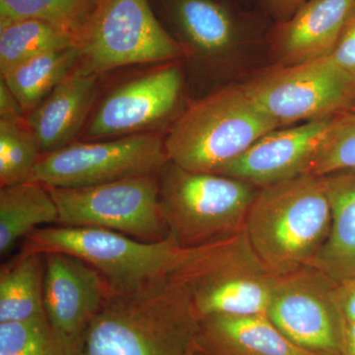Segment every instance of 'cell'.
<instances>
[{"label":"cell","instance_id":"28","mask_svg":"<svg viewBox=\"0 0 355 355\" xmlns=\"http://www.w3.org/2000/svg\"><path fill=\"white\" fill-rule=\"evenodd\" d=\"M331 58L355 77V7L345 23Z\"/></svg>","mask_w":355,"mask_h":355},{"label":"cell","instance_id":"7","mask_svg":"<svg viewBox=\"0 0 355 355\" xmlns=\"http://www.w3.org/2000/svg\"><path fill=\"white\" fill-rule=\"evenodd\" d=\"M76 46V69L97 76L128 65L176 62L184 55L150 0H97Z\"/></svg>","mask_w":355,"mask_h":355},{"label":"cell","instance_id":"17","mask_svg":"<svg viewBox=\"0 0 355 355\" xmlns=\"http://www.w3.org/2000/svg\"><path fill=\"white\" fill-rule=\"evenodd\" d=\"M99 77L76 69L26 116L43 155L69 146L83 130L97 98Z\"/></svg>","mask_w":355,"mask_h":355},{"label":"cell","instance_id":"29","mask_svg":"<svg viewBox=\"0 0 355 355\" xmlns=\"http://www.w3.org/2000/svg\"><path fill=\"white\" fill-rule=\"evenodd\" d=\"M309 0H261L263 12L272 22H282L297 12Z\"/></svg>","mask_w":355,"mask_h":355},{"label":"cell","instance_id":"24","mask_svg":"<svg viewBox=\"0 0 355 355\" xmlns=\"http://www.w3.org/2000/svg\"><path fill=\"white\" fill-rule=\"evenodd\" d=\"M0 355H83V340L55 330L46 315L0 324Z\"/></svg>","mask_w":355,"mask_h":355},{"label":"cell","instance_id":"22","mask_svg":"<svg viewBox=\"0 0 355 355\" xmlns=\"http://www.w3.org/2000/svg\"><path fill=\"white\" fill-rule=\"evenodd\" d=\"M79 58L76 46L48 51L7 70L1 80L28 114L76 69Z\"/></svg>","mask_w":355,"mask_h":355},{"label":"cell","instance_id":"13","mask_svg":"<svg viewBox=\"0 0 355 355\" xmlns=\"http://www.w3.org/2000/svg\"><path fill=\"white\" fill-rule=\"evenodd\" d=\"M181 44L184 55L216 64L237 50L246 37L251 18L232 0H150Z\"/></svg>","mask_w":355,"mask_h":355},{"label":"cell","instance_id":"18","mask_svg":"<svg viewBox=\"0 0 355 355\" xmlns=\"http://www.w3.org/2000/svg\"><path fill=\"white\" fill-rule=\"evenodd\" d=\"M200 331L223 355H328L291 342L266 314L211 315L200 320Z\"/></svg>","mask_w":355,"mask_h":355},{"label":"cell","instance_id":"15","mask_svg":"<svg viewBox=\"0 0 355 355\" xmlns=\"http://www.w3.org/2000/svg\"><path fill=\"white\" fill-rule=\"evenodd\" d=\"M111 294L107 280L86 261L69 254H44V312L55 330L83 340Z\"/></svg>","mask_w":355,"mask_h":355},{"label":"cell","instance_id":"21","mask_svg":"<svg viewBox=\"0 0 355 355\" xmlns=\"http://www.w3.org/2000/svg\"><path fill=\"white\" fill-rule=\"evenodd\" d=\"M44 254L21 251L0 273V324L20 323L46 315Z\"/></svg>","mask_w":355,"mask_h":355},{"label":"cell","instance_id":"31","mask_svg":"<svg viewBox=\"0 0 355 355\" xmlns=\"http://www.w3.org/2000/svg\"><path fill=\"white\" fill-rule=\"evenodd\" d=\"M25 112L15 96L7 87L6 83H0V118H24Z\"/></svg>","mask_w":355,"mask_h":355},{"label":"cell","instance_id":"26","mask_svg":"<svg viewBox=\"0 0 355 355\" xmlns=\"http://www.w3.org/2000/svg\"><path fill=\"white\" fill-rule=\"evenodd\" d=\"M96 2L97 0H0V24L24 18L46 20L70 33L77 43Z\"/></svg>","mask_w":355,"mask_h":355},{"label":"cell","instance_id":"8","mask_svg":"<svg viewBox=\"0 0 355 355\" xmlns=\"http://www.w3.org/2000/svg\"><path fill=\"white\" fill-rule=\"evenodd\" d=\"M243 86L280 128L338 116L355 102V77L331 55L302 64L277 65Z\"/></svg>","mask_w":355,"mask_h":355},{"label":"cell","instance_id":"12","mask_svg":"<svg viewBox=\"0 0 355 355\" xmlns=\"http://www.w3.org/2000/svg\"><path fill=\"white\" fill-rule=\"evenodd\" d=\"M183 85V71L177 62L159 64L125 81L98 105L86 123L83 140L155 132L176 112Z\"/></svg>","mask_w":355,"mask_h":355},{"label":"cell","instance_id":"25","mask_svg":"<svg viewBox=\"0 0 355 355\" xmlns=\"http://www.w3.org/2000/svg\"><path fill=\"white\" fill-rule=\"evenodd\" d=\"M42 156L26 118H0L1 188L30 181Z\"/></svg>","mask_w":355,"mask_h":355},{"label":"cell","instance_id":"19","mask_svg":"<svg viewBox=\"0 0 355 355\" xmlns=\"http://www.w3.org/2000/svg\"><path fill=\"white\" fill-rule=\"evenodd\" d=\"M330 200V234L309 266L336 280L355 277V170L324 176Z\"/></svg>","mask_w":355,"mask_h":355},{"label":"cell","instance_id":"23","mask_svg":"<svg viewBox=\"0 0 355 355\" xmlns=\"http://www.w3.org/2000/svg\"><path fill=\"white\" fill-rule=\"evenodd\" d=\"M76 46V39L62 28L37 18L0 24V73L48 51Z\"/></svg>","mask_w":355,"mask_h":355},{"label":"cell","instance_id":"1","mask_svg":"<svg viewBox=\"0 0 355 355\" xmlns=\"http://www.w3.org/2000/svg\"><path fill=\"white\" fill-rule=\"evenodd\" d=\"M200 320L188 287L175 277L112 293L84 333L83 355H186Z\"/></svg>","mask_w":355,"mask_h":355},{"label":"cell","instance_id":"4","mask_svg":"<svg viewBox=\"0 0 355 355\" xmlns=\"http://www.w3.org/2000/svg\"><path fill=\"white\" fill-rule=\"evenodd\" d=\"M22 251L77 257L101 273L114 294L133 293L174 277L188 253L170 236L144 242L106 229L60 225L35 230Z\"/></svg>","mask_w":355,"mask_h":355},{"label":"cell","instance_id":"16","mask_svg":"<svg viewBox=\"0 0 355 355\" xmlns=\"http://www.w3.org/2000/svg\"><path fill=\"white\" fill-rule=\"evenodd\" d=\"M355 7V0H309L291 18L272 22L266 33L279 64L330 57Z\"/></svg>","mask_w":355,"mask_h":355},{"label":"cell","instance_id":"3","mask_svg":"<svg viewBox=\"0 0 355 355\" xmlns=\"http://www.w3.org/2000/svg\"><path fill=\"white\" fill-rule=\"evenodd\" d=\"M279 123L243 85L218 89L193 102L164 139L168 160L184 170L218 174Z\"/></svg>","mask_w":355,"mask_h":355},{"label":"cell","instance_id":"27","mask_svg":"<svg viewBox=\"0 0 355 355\" xmlns=\"http://www.w3.org/2000/svg\"><path fill=\"white\" fill-rule=\"evenodd\" d=\"M347 170H355V114L345 112L336 116L309 174L326 176Z\"/></svg>","mask_w":355,"mask_h":355},{"label":"cell","instance_id":"34","mask_svg":"<svg viewBox=\"0 0 355 355\" xmlns=\"http://www.w3.org/2000/svg\"><path fill=\"white\" fill-rule=\"evenodd\" d=\"M347 112H349V113L355 114V102L354 103V105H352V108H350Z\"/></svg>","mask_w":355,"mask_h":355},{"label":"cell","instance_id":"9","mask_svg":"<svg viewBox=\"0 0 355 355\" xmlns=\"http://www.w3.org/2000/svg\"><path fill=\"white\" fill-rule=\"evenodd\" d=\"M50 191L58 207L57 225L106 229L144 242L169 237L159 202V173Z\"/></svg>","mask_w":355,"mask_h":355},{"label":"cell","instance_id":"20","mask_svg":"<svg viewBox=\"0 0 355 355\" xmlns=\"http://www.w3.org/2000/svg\"><path fill=\"white\" fill-rule=\"evenodd\" d=\"M58 220L57 205L43 184L27 181L3 187L0 189V254L7 256L22 238Z\"/></svg>","mask_w":355,"mask_h":355},{"label":"cell","instance_id":"5","mask_svg":"<svg viewBox=\"0 0 355 355\" xmlns=\"http://www.w3.org/2000/svg\"><path fill=\"white\" fill-rule=\"evenodd\" d=\"M259 189L236 178L188 171L168 161L159 173V202L170 237L189 249L241 232Z\"/></svg>","mask_w":355,"mask_h":355},{"label":"cell","instance_id":"2","mask_svg":"<svg viewBox=\"0 0 355 355\" xmlns=\"http://www.w3.org/2000/svg\"><path fill=\"white\" fill-rule=\"evenodd\" d=\"M331 212L324 176L303 174L259 189L249 214L248 239L275 275L316 258L330 234Z\"/></svg>","mask_w":355,"mask_h":355},{"label":"cell","instance_id":"6","mask_svg":"<svg viewBox=\"0 0 355 355\" xmlns=\"http://www.w3.org/2000/svg\"><path fill=\"white\" fill-rule=\"evenodd\" d=\"M279 275L265 265L243 230L189 248L174 275L190 291L198 316L266 314Z\"/></svg>","mask_w":355,"mask_h":355},{"label":"cell","instance_id":"35","mask_svg":"<svg viewBox=\"0 0 355 355\" xmlns=\"http://www.w3.org/2000/svg\"><path fill=\"white\" fill-rule=\"evenodd\" d=\"M232 1H233V0H232ZM258 1H259V3H261V0H258Z\"/></svg>","mask_w":355,"mask_h":355},{"label":"cell","instance_id":"11","mask_svg":"<svg viewBox=\"0 0 355 355\" xmlns=\"http://www.w3.org/2000/svg\"><path fill=\"white\" fill-rule=\"evenodd\" d=\"M336 284L312 266L279 275L266 315L299 347L343 355L347 324L336 299Z\"/></svg>","mask_w":355,"mask_h":355},{"label":"cell","instance_id":"10","mask_svg":"<svg viewBox=\"0 0 355 355\" xmlns=\"http://www.w3.org/2000/svg\"><path fill=\"white\" fill-rule=\"evenodd\" d=\"M168 161L164 139L155 132L73 141L44 154L30 181L49 189L83 188L158 174Z\"/></svg>","mask_w":355,"mask_h":355},{"label":"cell","instance_id":"33","mask_svg":"<svg viewBox=\"0 0 355 355\" xmlns=\"http://www.w3.org/2000/svg\"><path fill=\"white\" fill-rule=\"evenodd\" d=\"M186 355H195V350H193V347L189 349V352H187Z\"/></svg>","mask_w":355,"mask_h":355},{"label":"cell","instance_id":"30","mask_svg":"<svg viewBox=\"0 0 355 355\" xmlns=\"http://www.w3.org/2000/svg\"><path fill=\"white\" fill-rule=\"evenodd\" d=\"M336 293L345 324H355V277L338 282Z\"/></svg>","mask_w":355,"mask_h":355},{"label":"cell","instance_id":"14","mask_svg":"<svg viewBox=\"0 0 355 355\" xmlns=\"http://www.w3.org/2000/svg\"><path fill=\"white\" fill-rule=\"evenodd\" d=\"M336 116L273 130L218 174L243 180L258 188L309 174Z\"/></svg>","mask_w":355,"mask_h":355},{"label":"cell","instance_id":"32","mask_svg":"<svg viewBox=\"0 0 355 355\" xmlns=\"http://www.w3.org/2000/svg\"><path fill=\"white\" fill-rule=\"evenodd\" d=\"M343 355H355V324L345 326Z\"/></svg>","mask_w":355,"mask_h":355}]
</instances>
